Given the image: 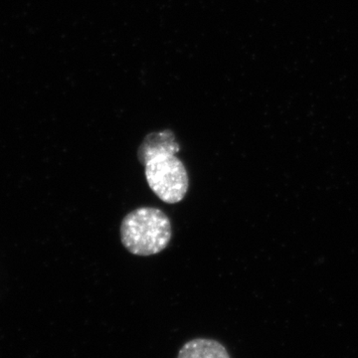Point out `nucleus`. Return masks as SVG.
Masks as SVG:
<instances>
[{
	"label": "nucleus",
	"instance_id": "f257e3e1",
	"mask_svg": "<svg viewBox=\"0 0 358 358\" xmlns=\"http://www.w3.org/2000/svg\"><path fill=\"white\" fill-rule=\"evenodd\" d=\"M179 150L171 129L148 134L138 150L148 186L162 201L169 204L182 201L189 188L187 171L176 155Z\"/></svg>",
	"mask_w": 358,
	"mask_h": 358
},
{
	"label": "nucleus",
	"instance_id": "f03ea898",
	"mask_svg": "<svg viewBox=\"0 0 358 358\" xmlns=\"http://www.w3.org/2000/svg\"><path fill=\"white\" fill-rule=\"evenodd\" d=\"M122 243L136 256H152L164 251L173 236L171 220L155 207H140L129 212L121 224Z\"/></svg>",
	"mask_w": 358,
	"mask_h": 358
},
{
	"label": "nucleus",
	"instance_id": "7ed1b4c3",
	"mask_svg": "<svg viewBox=\"0 0 358 358\" xmlns=\"http://www.w3.org/2000/svg\"><path fill=\"white\" fill-rule=\"evenodd\" d=\"M178 358H231L226 348L213 339L196 338L181 348Z\"/></svg>",
	"mask_w": 358,
	"mask_h": 358
}]
</instances>
